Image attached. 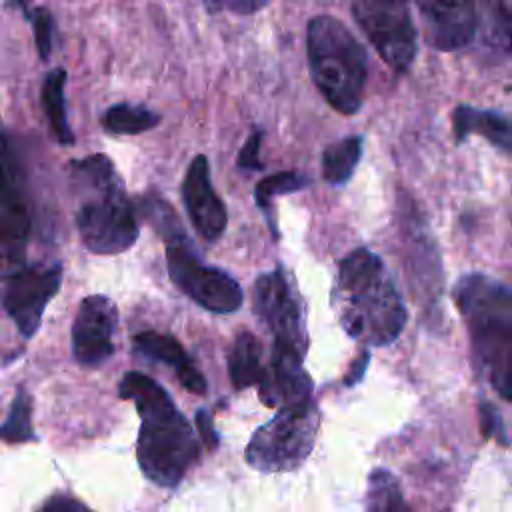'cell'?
I'll return each mask as SVG.
<instances>
[{
  "mask_svg": "<svg viewBox=\"0 0 512 512\" xmlns=\"http://www.w3.org/2000/svg\"><path fill=\"white\" fill-rule=\"evenodd\" d=\"M72 180L80 192L76 228L82 244L102 256L132 248L140 226L124 182L106 154H92L70 164Z\"/></svg>",
  "mask_w": 512,
  "mask_h": 512,
  "instance_id": "cell-4",
  "label": "cell"
},
{
  "mask_svg": "<svg viewBox=\"0 0 512 512\" xmlns=\"http://www.w3.org/2000/svg\"><path fill=\"white\" fill-rule=\"evenodd\" d=\"M206 2H210L216 8H224L228 12L240 14V16L254 14L268 4V0H206Z\"/></svg>",
  "mask_w": 512,
  "mask_h": 512,
  "instance_id": "cell-30",
  "label": "cell"
},
{
  "mask_svg": "<svg viewBox=\"0 0 512 512\" xmlns=\"http://www.w3.org/2000/svg\"><path fill=\"white\" fill-rule=\"evenodd\" d=\"M140 208L142 216L150 222V226L166 240V242H176V240H188L184 228L180 226L178 216L174 214L172 206L162 200V198H140Z\"/></svg>",
  "mask_w": 512,
  "mask_h": 512,
  "instance_id": "cell-26",
  "label": "cell"
},
{
  "mask_svg": "<svg viewBox=\"0 0 512 512\" xmlns=\"http://www.w3.org/2000/svg\"><path fill=\"white\" fill-rule=\"evenodd\" d=\"M370 358H372L370 350H368V348H362V350H360V354L352 360L348 374L344 376V386H348V388H350V386L358 384V382L364 378L366 368H368V364H370Z\"/></svg>",
  "mask_w": 512,
  "mask_h": 512,
  "instance_id": "cell-31",
  "label": "cell"
},
{
  "mask_svg": "<svg viewBox=\"0 0 512 512\" xmlns=\"http://www.w3.org/2000/svg\"><path fill=\"white\" fill-rule=\"evenodd\" d=\"M262 138H264V132L260 128H254L250 132V136L246 138L244 146L240 148L238 152V168L242 170H250V172H256V170H262L264 168V162L260 160V148H262Z\"/></svg>",
  "mask_w": 512,
  "mask_h": 512,
  "instance_id": "cell-29",
  "label": "cell"
},
{
  "mask_svg": "<svg viewBox=\"0 0 512 512\" xmlns=\"http://www.w3.org/2000/svg\"><path fill=\"white\" fill-rule=\"evenodd\" d=\"M320 420L314 400L280 406L276 416L254 430L244 452L246 462L264 474L296 470L316 444Z\"/></svg>",
  "mask_w": 512,
  "mask_h": 512,
  "instance_id": "cell-6",
  "label": "cell"
},
{
  "mask_svg": "<svg viewBox=\"0 0 512 512\" xmlns=\"http://www.w3.org/2000/svg\"><path fill=\"white\" fill-rule=\"evenodd\" d=\"M368 510H406L400 480L386 468H374L368 476L366 490Z\"/></svg>",
  "mask_w": 512,
  "mask_h": 512,
  "instance_id": "cell-24",
  "label": "cell"
},
{
  "mask_svg": "<svg viewBox=\"0 0 512 512\" xmlns=\"http://www.w3.org/2000/svg\"><path fill=\"white\" fill-rule=\"evenodd\" d=\"M478 414H480V432L484 438H496V442H500L502 446L510 444L508 432H506V424L500 416V410L490 404V402H480L478 404Z\"/></svg>",
  "mask_w": 512,
  "mask_h": 512,
  "instance_id": "cell-27",
  "label": "cell"
},
{
  "mask_svg": "<svg viewBox=\"0 0 512 512\" xmlns=\"http://www.w3.org/2000/svg\"><path fill=\"white\" fill-rule=\"evenodd\" d=\"M350 10L378 56L406 72L418 54V34L408 0H350Z\"/></svg>",
  "mask_w": 512,
  "mask_h": 512,
  "instance_id": "cell-7",
  "label": "cell"
},
{
  "mask_svg": "<svg viewBox=\"0 0 512 512\" xmlns=\"http://www.w3.org/2000/svg\"><path fill=\"white\" fill-rule=\"evenodd\" d=\"M428 44L440 52L468 46L476 32L474 0H416Z\"/></svg>",
  "mask_w": 512,
  "mask_h": 512,
  "instance_id": "cell-15",
  "label": "cell"
},
{
  "mask_svg": "<svg viewBox=\"0 0 512 512\" xmlns=\"http://www.w3.org/2000/svg\"><path fill=\"white\" fill-rule=\"evenodd\" d=\"M476 26L482 30L484 44L498 56L510 54V0H480Z\"/></svg>",
  "mask_w": 512,
  "mask_h": 512,
  "instance_id": "cell-20",
  "label": "cell"
},
{
  "mask_svg": "<svg viewBox=\"0 0 512 512\" xmlns=\"http://www.w3.org/2000/svg\"><path fill=\"white\" fill-rule=\"evenodd\" d=\"M166 268L176 288L208 312L232 314L244 302L240 284L228 272L206 266L190 240L166 242Z\"/></svg>",
  "mask_w": 512,
  "mask_h": 512,
  "instance_id": "cell-8",
  "label": "cell"
},
{
  "mask_svg": "<svg viewBox=\"0 0 512 512\" xmlns=\"http://www.w3.org/2000/svg\"><path fill=\"white\" fill-rule=\"evenodd\" d=\"M332 304L344 332L366 346L392 344L408 320L394 278L368 248H356L338 262Z\"/></svg>",
  "mask_w": 512,
  "mask_h": 512,
  "instance_id": "cell-2",
  "label": "cell"
},
{
  "mask_svg": "<svg viewBox=\"0 0 512 512\" xmlns=\"http://www.w3.org/2000/svg\"><path fill=\"white\" fill-rule=\"evenodd\" d=\"M254 312L268 326L274 340L286 342L306 354V328L302 302L284 270L264 272L254 282Z\"/></svg>",
  "mask_w": 512,
  "mask_h": 512,
  "instance_id": "cell-11",
  "label": "cell"
},
{
  "mask_svg": "<svg viewBox=\"0 0 512 512\" xmlns=\"http://www.w3.org/2000/svg\"><path fill=\"white\" fill-rule=\"evenodd\" d=\"M306 58L314 86L340 114H356L364 104L368 56L364 46L330 14H318L306 26Z\"/></svg>",
  "mask_w": 512,
  "mask_h": 512,
  "instance_id": "cell-5",
  "label": "cell"
},
{
  "mask_svg": "<svg viewBox=\"0 0 512 512\" xmlns=\"http://www.w3.org/2000/svg\"><path fill=\"white\" fill-rule=\"evenodd\" d=\"M32 28H34V40L36 50L42 60L50 58L52 52V40H54V18L46 8H36L32 14Z\"/></svg>",
  "mask_w": 512,
  "mask_h": 512,
  "instance_id": "cell-28",
  "label": "cell"
},
{
  "mask_svg": "<svg viewBox=\"0 0 512 512\" xmlns=\"http://www.w3.org/2000/svg\"><path fill=\"white\" fill-rule=\"evenodd\" d=\"M118 308L104 294L86 296L72 324V354L80 366L98 368L114 356Z\"/></svg>",
  "mask_w": 512,
  "mask_h": 512,
  "instance_id": "cell-12",
  "label": "cell"
},
{
  "mask_svg": "<svg viewBox=\"0 0 512 512\" xmlns=\"http://www.w3.org/2000/svg\"><path fill=\"white\" fill-rule=\"evenodd\" d=\"M196 426H198V430H200V434H202L204 444H206L208 448H216V446H218V434H216V428H214V424H212V414H210L208 410L200 408V410L196 412Z\"/></svg>",
  "mask_w": 512,
  "mask_h": 512,
  "instance_id": "cell-32",
  "label": "cell"
},
{
  "mask_svg": "<svg viewBox=\"0 0 512 512\" xmlns=\"http://www.w3.org/2000/svg\"><path fill=\"white\" fill-rule=\"evenodd\" d=\"M132 344H134V350L140 356H144L148 360H154V362L168 364L176 372L180 384L188 392L198 394V396L206 394V390H208L206 378L192 364L184 346L174 336L164 334V332H156V330H144V332H138L132 338Z\"/></svg>",
  "mask_w": 512,
  "mask_h": 512,
  "instance_id": "cell-16",
  "label": "cell"
},
{
  "mask_svg": "<svg viewBox=\"0 0 512 512\" xmlns=\"http://www.w3.org/2000/svg\"><path fill=\"white\" fill-rule=\"evenodd\" d=\"M452 130L456 142H464L472 134L484 136L490 144L500 148L502 152H510L512 144V128L506 114L498 110L474 108L470 104L456 106L452 114Z\"/></svg>",
  "mask_w": 512,
  "mask_h": 512,
  "instance_id": "cell-17",
  "label": "cell"
},
{
  "mask_svg": "<svg viewBox=\"0 0 512 512\" xmlns=\"http://www.w3.org/2000/svg\"><path fill=\"white\" fill-rule=\"evenodd\" d=\"M364 138L358 134L346 136L338 142H332L322 152V178L332 186L346 184L362 156Z\"/></svg>",
  "mask_w": 512,
  "mask_h": 512,
  "instance_id": "cell-19",
  "label": "cell"
},
{
  "mask_svg": "<svg viewBox=\"0 0 512 512\" xmlns=\"http://www.w3.org/2000/svg\"><path fill=\"white\" fill-rule=\"evenodd\" d=\"M30 230L26 190L8 142L0 134V278L24 266Z\"/></svg>",
  "mask_w": 512,
  "mask_h": 512,
  "instance_id": "cell-9",
  "label": "cell"
},
{
  "mask_svg": "<svg viewBox=\"0 0 512 512\" xmlns=\"http://www.w3.org/2000/svg\"><path fill=\"white\" fill-rule=\"evenodd\" d=\"M160 122V116L142 104H114L102 116V126L110 134L132 136L152 130Z\"/></svg>",
  "mask_w": 512,
  "mask_h": 512,
  "instance_id": "cell-23",
  "label": "cell"
},
{
  "mask_svg": "<svg viewBox=\"0 0 512 512\" xmlns=\"http://www.w3.org/2000/svg\"><path fill=\"white\" fill-rule=\"evenodd\" d=\"M0 440L12 444L36 440V434L32 430V398L26 388L16 390L8 418L0 426Z\"/></svg>",
  "mask_w": 512,
  "mask_h": 512,
  "instance_id": "cell-25",
  "label": "cell"
},
{
  "mask_svg": "<svg viewBox=\"0 0 512 512\" xmlns=\"http://www.w3.org/2000/svg\"><path fill=\"white\" fill-rule=\"evenodd\" d=\"M304 186H310V178L306 174H300L296 170H284V172H276L264 180H260L254 188V202L258 204V208L262 210V214L268 220L270 232L274 238H278V228H276V218L272 214V202L276 196L280 194H290V192H298Z\"/></svg>",
  "mask_w": 512,
  "mask_h": 512,
  "instance_id": "cell-22",
  "label": "cell"
},
{
  "mask_svg": "<svg viewBox=\"0 0 512 512\" xmlns=\"http://www.w3.org/2000/svg\"><path fill=\"white\" fill-rule=\"evenodd\" d=\"M86 506L70 496H54L52 500H48L42 510H52V512H72V510H84Z\"/></svg>",
  "mask_w": 512,
  "mask_h": 512,
  "instance_id": "cell-33",
  "label": "cell"
},
{
  "mask_svg": "<svg viewBox=\"0 0 512 512\" xmlns=\"http://www.w3.org/2000/svg\"><path fill=\"white\" fill-rule=\"evenodd\" d=\"M62 284V264L22 266L6 276L2 304L24 338H32L42 322L48 302Z\"/></svg>",
  "mask_w": 512,
  "mask_h": 512,
  "instance_id": "cell-10",
  "label": "cell"
},
{
  "mask_svg": "<svg viewBox=\"0 0 512 512\" xmlns=\"http://www.w3.org/2000/svg\"><path fill=\"white\" fill-rule=\"evenodd\" d=\"M304 354L294 346L274 340L270 364L264 368L262 382L258 384L260 400L268 408L296 406L312 400V378L302 368Z\"/></svg>",
  "mask_w": 512,
  "mask_h": 512,
  "instance_id": "cell-13",
  "label": "cell"
},
{
  "mask_svg": "<svg viewBox=\"0 0 512 512\" xmlns=\"http://www.w3.org/2000/svg\"><path fill=\"white\" fill-rule=\"evenodd\" d=\"M182 202L200 238L216 242L228 224V212L210 180V164L204 154L190 160L182 180Z\"/></svg>",
  "mask_w": 512,
  "mask_h": 512,
  "instance_id": "cell-14",
  "label": "cell"
},
{
  "mask_svg": "<svg viewBox=\"0 0 512 512\" xmlns=\"http://www.w3.org/2000/svg\"><path fill=\"white\" fill-rule=\"evenodd\" d=\"M264 368L260 340L248 330L238 332L228 352V374L234 390L258 386L262 382Z\"/></svg>",
  "mask_w": 512,
  "mask_h": 512,
  "instance_id": "cell-18",
  "label": "cell"
},
{
  "mask_svg": "<svg viewBox=\"0 0 512 512\" xmlns=\"http://www.w3.org/2000/svg\"><path fill=\"white\" fill-rule=\"evenodd\" d=\"M454 304L466 322L476 368L504 398H512V294L500 280L470 272L452 288Z\"/></svg>",
  "mask_w": 512,
  "mask_h": 512,
  "instance_id": "cell-3",
  "label": "cell"
},
{
  "mask_svg": "<svg viewBox=\"0 0 512 512\" xmlns=\"http://www.w3.org/2000/svg\"><path fill=\"white\" fill-rule=\"evenodd\" d=\"M64 86H66V70L64 68L52 70L42 84V106H44V112L50 122L54 138L62 146H70V144H74V134H72V128L66 118Z\"/></svg>",
  "mask_w": 512,
  "mask_h": 512,
  "instance_id": "cell-21",
  "label": "cell"
},
{
  "mask_svg": "<svg viewBox=\"0 0 512 512\" xmlns=\"http://www.w3.org/2000/svg\"><path fill=\"white\" fill-rule=\"evenodd\" d=\"M118 394L134 402L140 416L136 460L142 474L156 486H178L200 454L192 424L170 394L142 372H126Z\"/></svg>",
  "mask_w": 512,
  "mask_h": 512,
  "instance_id": "cell-1",
  "label": "cell"
}]
</instances>
